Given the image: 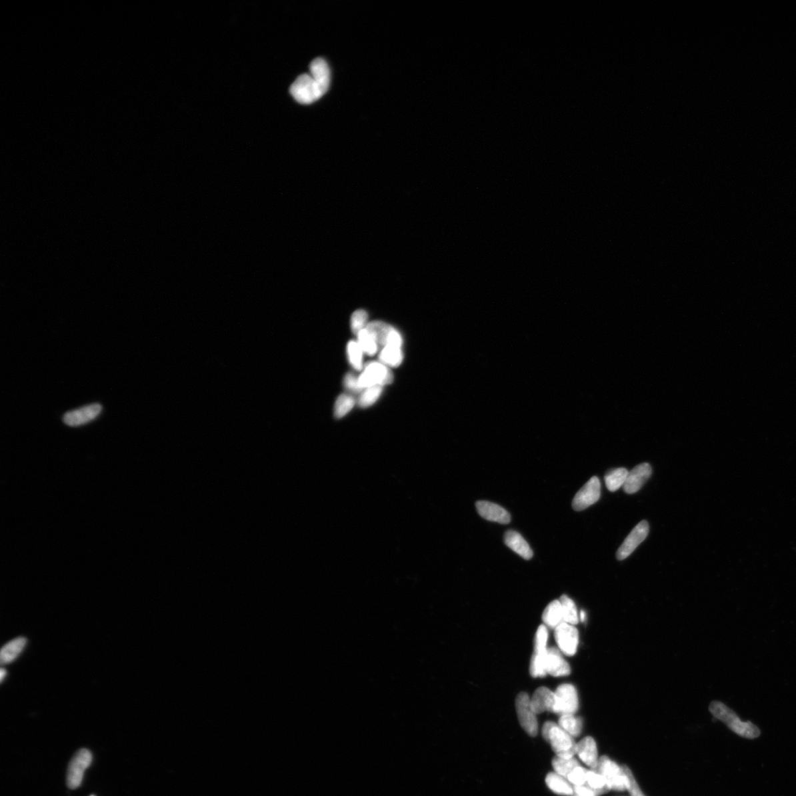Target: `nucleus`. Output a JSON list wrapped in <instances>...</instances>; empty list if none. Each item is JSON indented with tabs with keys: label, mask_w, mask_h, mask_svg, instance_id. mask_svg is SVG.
I'll return each mask as SVG.
<instances>
[{
	"label": "nucleus",
	"mask_w": 796,
	"mask_h": 796,
	"mask_svg": "<svg viewBox=\"0 0 796 796\" xmlns=\"http://www.w3.org/2000/svg\"><path fill=\"white\" fill-rule=\"evenodd\" d=\"M435 139L449 155L466 156L477 151L490 138L466 111H456L439 124Z\"/></svg>",
	"instance_id": "nucleus-1"
},
{
	"label": "nucleus",
	"mask_w": 796,
	"mask_h": 796,
	"mask_svg": "<svg viewBox=\"0 0 796 796\" xmlns=\"http://www.w3.org/2000/svg\"><path fill=\"white\" fill-rule=\"evenodd\" d=\"M590 572V562L584 552L572 543L555 542L548 549L547 557L538 565L541 582L580 578Z\"/></svg>",
	"instance_id": "nucleus-2"
},
{
	"label": "nucleus",
	"mask_w": 796,
	"mask_h": 796,
	"mask_svg": "<svg viewBox=\"0 0 796 796\" xmlns=\"http://www.w3.org/2000/svg\"><path fill=\"white\" fill-rule=\"evenodd\" d=\"M544 526L537 513L526 511L521 518L523 541L529 551L541 557L544 551Z\"/></svg>",
	"instance_id": "nucleus-10"
},
{
	"label": "nucleus",
	"mask_w": 796,
	"mask_h": 796,
	"mask_svg": "<svg viewBox=\"0 0 796 796\" xmlns=\"http://www.w3.org/2000/svg\"><path fill=\"white\" fill-rule=\"evenodd\" d=\"M536 504L537 515L544 528L552 533H561L567 527L568 518L548 494L539 498Z\"/></svg>",
	"instance_id": "nucleus-11"
},
{
	"label": "nucleus",
	"mask_w": 796,
	"mask_h": 796,
	"mask_svg": "<svg viewBox=\"0 0 796 796\" xmlns=\"http://www.w3.org/2000/svg\"><path fill=\"white\" fill-rule=\"evenodd\" d=\"M532 600L529 594L513 591L508 594L501 610L502 626L509 628L525 619L530 612Z\"/></svg>",
	"instance_id": "nucleus-8"
},
{
	"label": "nucleus",
	"mask_w": 796,
	"mask_h": 796,
	"mask_svg": "<svg viewBox=\"0 0 796 796\" xmlns=\"http://www.w3.org/2000/svg\"><path fill=\"white\" fill-rule=\"evenodd\" d=\"M574 579L565 578L543 586L538 597V607L543 612H550L561 606L572 592Z\"/></svg>",
	"instance_id": "nucleus-9"
},
{
	"label": "nucleus",
	"mask_w": 796,
	"mask_h": 796,
	"mask_svg": "<svg viewBox=\"0 0 796 796\" xmlns=\"http://www.w3.org/2000/svg\"><path fill=\"white\" fill-rule=\"evenodd\" d=\"M605 533L602 521L582 518L573 523L569 539L575 547L595 551L602 547Z\"/></svg>",
	"instance_id": "nucleus-7"
},
{
	"label": "nucleus",
	"mask_w": 796,
	"mask_h": 796,
	"mask_svg": "<svg viewBox=\"0 0 796 796\" xmlns=\"http://www.w3.org/2000/svg\"><path fill=\"white\" fill-rule=\"evenodd\" d=\"M717 770L730 781L761 787L767 781L766 772L758 763L730 751H718L714 756Z\"/></svg>",
	"instance_id": "nucleus-4"
},
{
	"label": "nucleus",
	"mask_w": 796,
	"mask_h": 796,
	"mask_svg": "<svg viewBox=\"0 0 796 796\" xmlns=\"http://www.w3.org/2000/svg\"><path fill=\"white\" fill-rule=\"evenodd\" d=\"M764 796H770V795H764Z\"/></svg>",
	"instance_id": "nucleus-14"
},
{
	"label": "nucleus",
	"mask_w": 796,
	"mask_h": 796,
	"mask_svg": "<svg viewBox=\"0 0 796 796\" xmlns=\"http://www.w3.org/2000/svg\"><path fill=\"white\" fill-rule=\"evenodd\" d=\"M552 481V471L546 465H537L529 470L526 481L527 495L533 502L547 495Z\"/></svg>",
	"instance_id": "nucleus-12"
},
{
	"label": "nucleus",
	"mask_w": 796,
	"mask_h": 796,
	"mask_svg": "<svg viewBox=\"0 0 796 796\" xmlns=\"http://www.w3.org/2000/svg\"><path fill=\"white\" fill-rule=\"evenodd\" d=\"M152 616L153 609L151 606H135L119 614L103 617L97 622L94 631L103 640H119V638L130 636L142 630L151 621Z\"/></svg>",
	"instance_id": "nucleus-3"
},
{
	"label": "nucleus",
	"mask_w": 796,
	"mask_h": 796,
	"mask_svg": "<svg viewBox=\"0 0 796 796\" xmlns=\"http://www.w3.org/2000/svg\"><path fill=\"white\" fill-rule=\"evenodd\" d=\"M465 111L490 138L496 125V107L490 93L481 87L471 89L466 94Z\"/></svg>",
	"instance_id": "nucleus-6"
},
{
	"label": "nucleus",
	"mask_w": 796,
	"mask_h": 796,
	"mask_svg": "<svg viewBox=\"0 0 796 796\" xmlns=\"http://www.w3.org/2000/svg\"><path fill=\"white\" fill-rule=\"evenodd\" d=\"M516 579L528 589L536 590L544 586V583L539 578L538 567H534V564L527 559H523L518 563Z\"/></svg>",
	"instance_id": "nucleus-13"
},
{
	"label": "nucleus",
	"mask_w": 796,
	"mask_h": 796,
	"mask_svg": "<svg viewBox=\"0 0 796 796\" xmlns=\"http://www.w3.org/2000/svg\"><path fill=\"white\" fill-rule=\"evenodd\" d=\"M548 495L561 508L565 517L575 522L581 518L586 502L593 494L572 481H561L552 485Z\"/></svg>",
	"instance_id": "nucleus-5"
}]
</instances>
